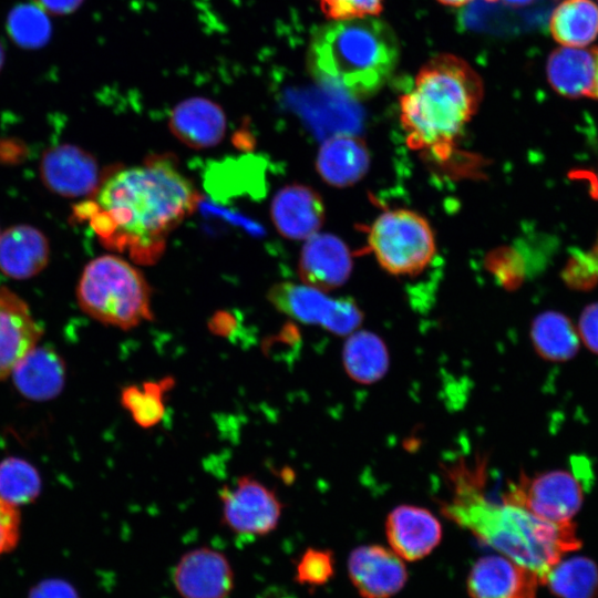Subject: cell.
<instances>
[{
	"label": "cell",
	"mask_w": 598,
	"mask_h": 598,
	"mask_svg": "<svg viewBox=\"0 0 598 598\" xmlns=\"http://www.w3.org/2000/svg\"><path fill=\"white\" fill-rule=\"evenodd\" d=\"M81 205L75 215L87 220L104 246L126 252L138 264H153L168 235L196 208L199 195L167 155L116 171Z\"/></svg>",
	"instance_id": "1"
},
{
	"label": "cell",
	"mask_w": 598,
	"mask_h": 598,
	"mask_svg": "<svg viewBox=\"0 0 598 598\" xmlns=\"http://www.w3.org/2000/svg\"><path fill=\"white\" fill-rule=\"evenodd\" d=\"M450 499L442 513L477 539L540 578L581 540L573 522L555 524L525 508L489 498L485 487V461L473 466L460 462L448 471Z\"/></svg>",
	"instance_id": "2"
},
{
	"label": "cell",
	"mask_w": 598,
	"mask_h": 598,
	"mask_svg": "<svg viewBox=\"0 0 598 598\" xmlns=\"http://www.w3.org/2000/svg\"><path fill=\"white\" fill-rule=\"evenodd\" d=\"M482 97V80L468 63L452 54L432 58L400 97L408 146L437 162L448 161Z\"/></svg>",
	"instance_id": "3"
},
{
	"label": "cell",
	"mask_w": 598,
	"mask_h": 598,
	"mask_svg": "<svg viewBox=\"0 0 598 598\" xmlns=\"http://www.w3.org/2000/svg\"><path fill=\"white\" fill-rule=\"evenodd\" d=\"M398 59L399 43L392 29L372 17L322 27L313 35L308 53L315 78L353 94L379 89Z\"/></svg>",
	"instance_id": "4"
},
{
	"label": "cell",
	"mask_w": 598,
	"mask_h": 598,
	"mask_svg": "<svg viewBox=\"0 0 598 598\" xmlns=\"http://www.w3.org/2000/svg\"><path fill=\"white\" fill-rule=\"evenodd\" d=\"M151 296L143 274L114 255L92 259L76 287L79 305L86 315L123 330L153 319Z\"/></svg>",
	"instance_id": "5"
},
{
	"label": "cell",
	"mask_w": 598,
	"mask_h": 598,
	"mask_svg": "<svg viewBox=\"0 0 598 598\" xmlns=\"http://www.w3.org/2000/svg\"><path fill=\"white\" fill-rule=\"evenodd\" d=\"M368 243L379 265L396 276L420 274L436 251L429 221L405 208L380 214L368 231Z\"/></svg>",
	"instance_id": "6"
},
{
	"label": "cell",
	"mask_w": 598,
	"mask_h": 598,
	"mask_svg": "<svg viewBox=\"0 0 598 598\" xmlns=\"http://www.w3.org/2000/svg\"><path fill=\"white\" fill-rule=\"evenodd\" d=\"M269 302L286 316L307 324H318L349 336L361 324L363 315L352 299L331 298L306 283L279 282L267 293Z\"/></svg>",
	"instance_id": "7"
},
{
	"label": "cell",
	"mask_w": 598,
	"mask_h": 598,
	"mask_svg": "<svg viewBox=\"0 0 598 598\" xmlns=\"http://www.w3.org/2000/svg\"><path fill=\"white\" fill-rule=\"evenodd\" d=\"M535 516L555 524L571 522L584 501L582 485L577 476L555 470L527 476L522 474L501 497Z\"/></svg>",
	"instance_id": "8"
},
{
	"label": "cell",
	"mask_w": 598,
	"mask_h": 598,
	"mask_svg": "<svg viewBox=\"0 0 598 598\" xmlns=\"http://www.w3.org/2000/svg\"><path fill=\"white\" fill-rule=\"evenodd\" d=\"M221 523L237 535L266 536L274 532L282 514L276 492L250 475L219 492Z\"/></svg>",
	"instance_id": "9"
},
{
	"label": "cell",
	"mask_w": 598,
	"mask_h": 598,
	"mask_svg": "<svg viewBox=\"0 0 598 598\" xmlns=\"http://www.w3.org/2000/svg\"><path fill=\"white\" fill-rule=\"evenodd\" d=\"M172 579L182 598H228L235 585L228 558L209 547L186 551L174 567Z\"/></svg>",
	"instance_id": "10"
},
{
	"label": "cell",
	"mask_w": 598,
	"mask_h": 598,
	"mask_svg": "<svg viewBox=\"0 0 598 598\" xmlns=\"http://www.w3.org/2000/svg\"><path fill=\"white\" fill-rule=\"evenodd\" d=\"M40 176L44 186L52 193L76 198L95 193L100 171L91 153L78 145L64 143L43 153Z\"/></svg>",
	"instance_id": "11"
},
{
	"label": "cell",
	"mask_w": 598,
	"mask_h": 598,
	"mask_svg": "<svg viewBox=\"0 0 598 598\" xmlns=\"http://www.w3.org/2000/svg\"><path fill=\"white\" fill-rule=\"evenodd\" d=\"M348 570L363 598H390L402 589L408 579L401 558L379 545L355 548L349 556Z\"/></svg>",
	"instance_id": "12"
},
{
	"label": "cell",
	"mask_w": 598,
	"mask_h": 598,
	"mask_svg": "<svg viewBox=\"0 0 598 598\" xmlns=\"http://www.w3.org/2000/svg\"><path fill=\"white\" fill-rule=\"evenodd\" d=\"M539 576L505 556H485L467 578L471 598H536Z\"/></svg>",
	"instance_id": "13"
},
{
	"label": "cell",
	"mask_w": 598,
	"mask_h": 598,
	"mask_svg": "<svg viewBox=\"0 0 598 598\" xmlns=\"http://www.w3.org/2000/svg\"><path fill=\"white\" fill-rule=\"evenodd\" d=\"M42 329L28 303L12 290L0 287V381L39 342Z\"/></svg>",
	"instance_id": "14"
},
{
	"label": "cell",
	"mask_w": 598,
	"mask_h": 598,
	"mask_svg": "<svg viewBox=\"0 0 598 598\" xmlns=\"http://www.w3.org/2000/svg\"><path fill=\"white\" fill-rule=\"evenodd\" d=\"M352 266V255L343 240L317 233L303 245L298 270L306 285L324 291L342 286Z\"/></svg>",
	"instance_id": "15"
},
{
	"label": "cell",
	"mask_w": 598,
	"mask_h": 598,
	"mask_svg": "<svg viewBox=\"0 0 598 598\" xmlns=\"http://www.w3.org/2000/svg\"><path fill=\"white\" fill-rule=\"evenodd\" d=\"M324 205L320 195L302 184H290L279 189L270 207L277 230L288 239H308L324 221Z\"/></svg>",
	"instance_id": "16"
},
{
	"label": "cell",
	"mask_w": 598,
	"mask_h": 598,
	"mask_svg": "<svg viewBox=\"0 0 598 598\" xmlns=\"http://www.w3.org/2000/svg\"><path fill=\"white\" fill-rule=\"evenodd\" d=\"M385 533L392 550L400 558L413 561L425 557L437 546L442 527L430 511L401 505L388 515Z\"/></svg>",
	"instance_id": "17"
},
{
	"label": "cell",
	"mask_w": 598,
	"mask_h": 598,
	"mask_svg": "<svg viewBox=\"0 0 598 598\" xmlns=\"http://www.w3.org/2000/svg\"><path fill=\"white\" fill-rule=\"evenodd\" d=\"M172 133L193 148L217 145L226 131L223 109L206 97H190L178 103L168 120Z\"/></svg>",
	"instance_id": "18"
},
{
	"label": "cell",
	"mask_w": 598,
	"mask_h": 598,
	"mask_svg": "<svg viewBox=\"0 0 598 598\" xmlns=\"http://www.w3.org/2000/svg\"><path fill=\"white\" fill-rule=\"evenodd\" d=\"M50 258V245L38 228L20 224L0 234V271L13 279L41 272Z\"/></svg>",
	"instance_id": "19"
},
{
	"label": "cell",
	"mask_w": 598,
	"mask_h": 598,
	"mask_svg": "<svg viewBox=\"0 0 598 598\" xmlns=\"http://www.w3.org/2000/svg\"><path fill=\"white\" fill-rule=\"evenodd\" d=\"M316 167L327 184L348 187L367 174L370 167V153L365 143L358 136L333 135L320 146Z\"/></svg>",
	"instance_id": "20"
},
{
	"label": "cell",
	"mask_w": 598,
	"mask_h": 598,
	"mask_svg": "<svg viewBox=\"0 0 598 598\" xmlns=\"http://www.w3.org/2000/svg\"><path fill=\"white\" fill-rule=\"evenodd\" d=\"M65 363L51 347H34L11 372L18 391L27 399L47 401L58 396L65 382Z\"/></svg>",
	"instance_id": "21"
},
{
	"label": "cell",
	"mask_w": 598,
	"mask_h": 598,
	"mask_svg": "<svg viewBox=\"0 0 598 598\" xmlns=\"http://www.w3.org/2000/svg\"><path fill=\"white\" fill-rule=\"evenodd\" d=\"M546 73L551 87L567 97L592 96L596 75L594 50L561 47L547 61Z\"/></svg>",
	"instance_id": "22"
},
{
	"label": "cell",
	"mask_w": 598,
	"mask_h": 598,
	"mask_svg": "<svg viewBox=\"0 0 598 598\" xmlns=\"http://www.w3.org/2000/svg\"><path fill=\"white\" fill-rule=\"evenodd\" d=\"M549 31L564 47H586L598 35V6L592 0L561 1L550 16Z\"/></svg>",
	"instance_id": "23"
},
{
	"label": "cell",
	"mask_w": 598,
	"mask_h": 598,
	"mask_svg": "<svg viewBox=\"0 0 598 598\" xmlns=\"http://www.w3.org/2000/svg\"><path fill=\"white\" fill-rule=\"evenodd\" d=\"M530 337L536 352L548 361H567L579 349L578 332L566 316L556 311L538 315L532 323Z\"/></svg>",
	"instance_id": "24"
},
{
	"label": "cell",
	"mask_w": 598,
	"mask_h": 598,
	"mask_svg": "<svg viewBox=\"0 0 598 598\" xmlns=\"http://www.w3.org/2000/svg\"><path fill=\"white\" fill-rule=\"evenodd\" d=\"M559 598H596L598 567L585 556L560 559L539 580Z\"/></svg>",
	"instance_id": "25"
},
{
	"label": "cell",
	"mask_w": 598,
	"mask_h": 598,
	"mask_svg": "<svg viewBox=\"0 0 598 598\" xmlns=\"http://www.w3.org/2000/svg\"><path fill=\"white\" fill-rule=\"evenodd\" d=\"M343 364L347 373L354 381L375 382L385 374L389 367L386 347L374 333L353 332L344 343Z\"/></svg>",
	"instance_id": "26"
},
{
	"label": "cell",
	"mask_w": 598,
	"mask_h": 598,
	"mask_svg": "<svg viewBox=\"0 0 598 598\" xmlns=\"http://www.w3.org/2000/svg\"><path fill=\"white\" fill-rule=\"evenodd\" d=\"M175 385L174 378L167 375L156 381H145L141 385L130 384L122 389L121 405L143 429L157 425L165 415L166 393Z\"/></svg>",
	"instance_id": "27"
},
{
	"label": "cell",
	"mask_w": 598,
	"mask_h": 598,
	"mask_svg": "<svg viewBox=\"0 0 598 598\" xmlns=\"http://www.w3.org/2000/svg\"><path fill=\"white\" fill-rule=\"evenodd\" d=\"M7 30L13 42L24 49H39L52 35L47 12L37 3H20L8 14Z\"/></svg>",
	"instance_id": "28"
},
{
	"label": "cell",
	"mask_w": 598,
	"mask_h": 598,
	"mask_svg": "<svg viewBox=\"0 0 598 598\" xmlns=\"http://www.w3.org/2000/svg\"><path fill=\"white\" fill-rule=\"evenodd\" d=\"M41 477L35 467L19 457L0 462V498L19 506L32 503L41 492Z\"/></svg>",
	"instance_id": "29"
},
{
	"label": "cell",
	"mask_w": 598,
	"mask_h": 598,
	"mask_svg": "<svg viewBox=\"0 0 598 598\" xmlns=\"http://www.w3.org/2000/svg\"><path fill=\"white\" fill-rule=\"evenodd\" d=\"M334 574L333 555L328 549L308 548L296 567L295 580L317 587L327 584Z\"/></svg>",
	"instance_id": "30"
},
{
	"label": "cell",
	"mask_w": 598,
	"mask_h": 598,
	"mask_svg": "<svg viewBox=\"0 0 598 598\" xmlns=\"http://www.w3.org/2000/svg\"><path fill=\"white\" fill-rule=\"evenodd\" d=\"M326 17L334 20H352L378 16L383 0H318Z\"/></svg>",
	"instance_id": "31"
},
{
	"label": "cell",
	"mask_w": 598,
	"mask_h": 598,
	"mask_svg": "<svg viewBox=\"0 0 598 598\" xmlns=\"http://www.w3.org/2000/svg\"><path fill=\"white\" fill-rule=\"evenodd\" d=\"M21 518L17 506L0 498V556L16 548Z\"/></svg>",
	"instance_id": "32"
},
{
	"label": "cell",
	"mask_w": 598,
	"mask_h": 598,
	"mask_svg": "<svg viewBox=\"0 0 598 598\" xmlns=\"http://www.w3.org/2000/svg\"><path fill=\"white\" fill-rule=\"evenodd\" d=\"M516 258L508 249L494 250L487 257V268L502 281L505 287H515L517 282Z\"/></svg>",
	"instance_id": "33"
},
{
	"label": "cell",
	"mask_w": 598,
	"mask_h": 598,
	"mask_svg": "<svg viewBox=\"0 0 598 598\" xmlns=\"http://www.w3.org/2000/svg\"><path fill=\"white\" fill-rule=\"evenodd\" d=\"M579 339L594 353L598 354V302L586 307L579 318Z\"/></svg>",
	"instance_id": "34"
},
{
	"label": "cell",
	"mask_w": 598,
	"mask_h": 598,
	"mask_svg": "<svg viewBox=\"0 0 598 598\" xmlns=\"http://www.w3.org/2000/svg\"><path fill=\"white\" fill-rule=\"evenodd\" d=\"M28 598H80V596L68 581L48 578L32 587Z\"/></svg>",
	"instance_id": "35"
},
{
	"label": "cell",
	"mask_w": 598,
	"mask_h": 598,
	"mask_svg": "<svg viewBox=\"0 0 598 598\" xmlns=\"http://www.w3.org/2000/svg\"><path fill=\"white\" fill-rule=\"evenodd\" d=\"M45 12L64 16L78 10L84 0H34Z\"/></svg>",
	"instance_id": "36"
},
{
	"label": "cell",
	"mask_w": 598,
	"mask_h": 598,
	"mask_svg": "<svg viewBox=\"0 0 598 598\" xmlns=\"http://www.w3.org/2000/svg\"><path fill=\"white\" fill-rule=\"evenodd\" d=\"M486 1L493 2V1H498V0H486ZM501 1H503L507 6L519 8V7H524L532 3L534 0H501Z\"/></svg>",
	"instance_id": "37"
},
{
	"label": "cell",
	"mask_w": 598,
	"mask_h": 598,
	"mask_svg": "<svg viewBox=\"0 0 598 598\" xmlns=\"http://www.w3.org/2000/svg\"><path fill=\"white\" fill-rule=\"evenodd\" d=\"M594 51H595V58H596V75H595V84H594L591 97L598 99V48L595 49Z\"/></svg>",
	"instance_id": "38"
},
{
	"label": "cell",
	"mask_w": 598,
	"mask_h": 598,
	"mask_svg": "<svg viewBox=\"0 0 598 598\" xmlns=\"http://www.w3.org/2000/svg\"><path fill=\"white\" fill-rule=\"evenodd\" d=\"M440 1L441 3L445 4V6H451V7H461V6H464L473 0H437Z\"/></svg>",
	"instance_id": "39"
},
{
	"label": "cell",
	"mask_w": 598,
	"mask_h": 598,
	"mask_svg": "<svg viewBox=\"0 0 598 598\" xmlns=\"http://www.w3.org/2000/svg\"><path fill=\"white\" fill-rule=\"evenodd\" d=\"M591 182V193L598 198V172L590 178Z\"/></svg>",
	"instance_id": "40"
},
{
	"label": "cell",
	"mask_w": 598,
	"mask_h": 598,
	"mask_svg": "<svg viewBox=\"0 0 598 598\" xmlns=\"http://www.w3.org/2000/svg\"><path fill=\"white\" fill-rule=\"evenodd\" d=\"M3 62H4V50H3V47H2V44L0 42V70H1L2 65H3Z\"/></svg>",
	"instance_id": "41"
},
{
	"label": "cell",
	"mask_w": 598,
	"mask_h": 598,
	"mask_svg": "<svg viewBox=\"0 0 598 598\" xmlns=\"http://www.w3.org/2000/svg\"><path fill=\"white\" fill-rule=\"evenodd\" d=\"M592 255V257L596 259V261L598 262V240L596 243V246L594 248V250L590 252Z\"/></svg>",
	"instance_id": "42"
}]
</instances>
